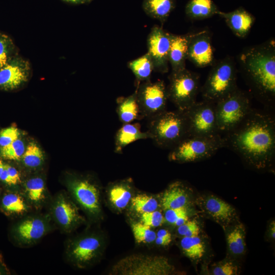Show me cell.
<instances>
[{"label":"cell","instance_id":"obj_1","mask_svg":"<svg viewBox=\"0 0 275 275\" xmlns=\"http://www.w3.org/2000/svg\"><path fill=\"white\" fill-rule=\"evenodd\" d=\"M226 146L258 170L271 168L275 157V120L270 114L253 109L224 137Z\"/></svg>","mask_w":275,"mask_h":275},{"label":"cell","instance_id":"obj_2","mask_svg":"<svg viewBox=\"0 0 275 275\" xmlns=\"http://www.w3.org/2000/svg\"><path fill=\"white\" fill-rule=\"evenodd\" d=\"M273 40L245 48L239 56V68L255 97L272 106L275 101V43Z\"/></svg>","mask_w":275,"mask_h":275},{"label":"cell","instance_id":"obj_3","mask_svg":"<svg viewBox=\"0 0 275 275\" xmlns=\"http://www.w3.org/2000/svg\"><path fill=\"white\" fill-rule=\"evenodd\" d=\"M148 120L150 139L160 148L171 149L189 136L185 112L166 110Z\"/></svg>","mask_w":275,"mask_h":275},{"label":"cell","instance_id":"obj_4","mask_svg":"<svg viewBox=\"0 0 275 275\" xmlns=\"http://www.w3.org/2000/svg\"><path fill=\"white\" fill-rule=\"evenodd\" d=\"M211 66L200 91L203 100L215 103L238 87L237 70L234 59L228 56Z\"/></svg>","mask_w":275,"mask_h":275},{"label":"cell","instance_id":"obj_5","mask_svg":"<svg viewBox=\"0 0 275 275\" xmlns=\"http://www.w3.org/2000/svg\"><path fill=\"white\" fill-rule=\"evenodd\" d=\"M225 146V138L221 134L188 136L171 149L168 157L178 163L196 162L211 157Z\"/></svg>","mask_w":275,"mask_h":275},{"label":"cell","instance_id":"obj_6","mask_svg":"<svg viewBox=\"0 0 275 275\" xmlns=\"http://www.w3.org/2000/svg\"><path fill=\"white\" fill-rule=\"evenodd\" d=\"M218 131L228 133L237 126L252 109L249 96L238 87L215 103Z\"/></svg>","mask_w":275,"mask_h":275},{"label":"cell","instance_id":"obj_7","mask_svg":"<svg viewBox=\"0 0 275 275\" xmlns=\"http://www.w3.org/2000/svg\"><path fill=\"white\" fill-rule=\"evenodd\" d=\"M103 241L95 233H90L68 238L65 245L64 256L68 263L78 268L92 265L102 256Z\"/></svg>","mask_w":275,"mask_h":275},{"label":"cell","instance_id":"obj_8","mask_svg":"<svg viewBox=\"0 0 275 275\" xmlns=\"http://www.w3.org/2000/svg\"><path fill=\"white\" fill-rule=\"evenodd\" d=\"M199 74L186 68L171 71L167 86L168 99L177 109L185 112L197 102L200 90Z\"/></svg>","mask_w":275,"mask_h":275},{"label":"cell","instance_id":"obj_9","mask_svg":"<svg viewBox=\"0 0 275 275\" xmlns=\"http://www.w3.org/2000/svg\"><path fill=\"white\" fill-rule=\"evenodd\" d=\"M68 193L92 220L100 217L102 209L100 187L91 178L73 175L66 183Z\"/></svg>","mask_w":275,"mask_h":275},{"label":"cell","instance_id":"obj_10","mask_svg":"<svg viewBox=\"0 0 275 275\" xmlns=\"http://www.w3.org/2000/svg\"><path fill=\"white\" fill-rule=\"evenodd\" d=\"M56 228L49 214L33 211L19 218L12 228L13 237L19 246L28 248L38 243Z\"/></svg>","mask_w":275,"mask_h":275},{"label":"cell","instance_id":"obj_11","mask_svg":"<svg viewBox=\"0 0 275 275\" xmlns=\"http://www.w3.org/2000/svg\"><path fill=\"white\" fill-rule=\"evenodd\" d=\"M174 266L162 256L132 254L119 260L113 267L112 273L122 275H168Z\"/></svg>","mask_w":275,"mask_h":275},{"label":"cell","instance_id":"obj_12","mask_svg":"<svg viewBox=\"0 0 275 275\" xmlns=\"http://www.w3.org/2000/svg\"><path fill=\"white\" fill-rule=\"evenodd\" d=\"M46 207L56 228L63 233H71L86 222L68 192L59 191L51 196Z\"/></svg>","mask_w":275,"mask_h":275},{"label":"cell","instance_id":"obj_13","mask_svg":"<svg viewBox=\"0 0 275 275\" xmlns=\"http://www.w3.org/2000/svg\"><path fill=\"white\" fill-rule=\"evenodd\" d=\"M141 118L148 120L167 110L168 99L164 81H143L135 91Z\"/></svg>","mask_w":275,"mask_h":275},{"label":"cell","instance_id":"obj_14","mask_svg":"<svg viewBox=\"0 0 275 275\" xmlns=\"http://www.w3.org/2000/svg\"><path fill=\"white\" fill-rule=\"evenodd\" d=\"M215 103L203 100L196 102L185 111L189 136H210L220 134L215 113Z\"/></svg>","mask_w":275,"mask_h":275},{"label":"cell","instance_id":"obj_15","mask_svg":"<svg viewBox=\"0 0 275 275\" xmlns=\"http://www.w3.org/2000/svg\"><path fill=\"white\" fill-rule=\"evenodd\" d=\"M172 34L162 28L154 26L149 34L147 45L148 54L152 62L154 71L166 73L169 71V55Z\"/></svg>","mask_w":275,"mask_h":275},{"label":"cell","instance_id":"obj_16","mask_svg":"<svg viewBox=\"0 0 275 275\" xmlns=\"http://www.w3.org/2000/svg\"><path fill=\"white\" fill-rule=\"evenodd\" d=\"M195 202L200 211L224 229L237 221L236 209L228 203L212 195H203Z\"/></svg>","mask_w":275,"mask_h":275},{"label":"cell","instance_id":"obj_17","mask_svg":"<svg viewBox=\"0 0 275 275\" xmlns=\"http://www.w3.org/2000/svg\"><path fill=\"white\" fill-rule=\"evenodd\" d=\"M30 71V62L15 55L0 69V89L9 91L19 88L28 80Z\"/></svg>","mask_w":275,"mask_h":275},{"label":"cell","instance_id":"obj_18","mask_svg":"<svg viewBox=\"0 0 275 275\" xmlns=\"http://www.w3.org/2000/svg\"><path fill=\"white\" fill-rule=\"evenodd\" d=\"M187 59L199 68L214 63V49L210 33L207 30L195 32L188 48Z\"/></svg>","mask_w":275,"mask_h":275},{"label":"cell","instance_id":"obj_19","mask_svg":"<svg viewBox=\"0 0 275 275\" xmlns=\"http://www.w3.org/2000/svg\"><path fill=\"white\" fill-rule=\"evenodd\" d=\"M22 183V193L35 211L46 207L51 196L49 194L44 178L38 175L26 179Z\"/></svg>","mask_w":275,"mask_h":275},{"label":"cell","instance_id":"obj_20","mask_svg":"<svg viewBox=\"0 0 275 275\" xmlns=\"http://www.w3.org/2000/svg\"><path fill=\"white\" fill-rule=\"evenodd\" d=\"M217 15L225 20L233 33L239 38L248 35L255 21V17L242 7L229 12L219 11Z\"/></svg>","mask_w":275,"mask_h":275},{"label":"cell","instance_id":"obj_21","mask_svg":"<svg viewBox=\"0 0 275 275\" xmlns=\"http://www.w3.org/2000/svg\"><path fill=\"white\" fill-rule=\"evenodd\" d=\"M191 189L183 183L176 181L164 191L161 204L164 209L187 207L192 200Z\"/></svg>","mask_w":275,"mask_h":275},{"label":"cell","instance_id":"obj_22","mask_svg":"<svg viewBox=\"0 0 275 275\" xmlns=\"http://www.w3.org/2000/svg\"><path fill=\"white\" fill-rule=\"evenodd\" d=\"M195 32L185 35H177L172 34L169 63L172 71H177L186 68L185 61L190 40Z\"/></svg>","mask_w":275,"mask_h":275},{"label":"cell","instance_id":"obj_23","mask_svg":"<svg viewBox=\"0 0 275 275\" xmlns=\"http://www.w3.org/2000/svg\"><path fill=\"white\" fill-rule=\"evenodd\" d=\"M1 209L7 216L20 218L35 211L21 191H9L1 199Z\"/></svg>","mask_w":275,"mask_h":275},{"label":"cell","instance_id":"obj_24","mask_svg":"<svg viewBox=\"0 0 275 275\" xmlns=\"http://www.w3.org/2000/svg\"><path fill=\"white\" fill-rule=\"evenodd\" d=\"M150 139L148 131H142L138 123L123 124L117 131L114 139L116 153H122L124 148L136 141Z\"/></svg>","mask_w":275,"mask_h":275},{"label":"cell","instance_id":"obj_25","mask_svg":"<svg viewBox=\"0 0 275 275\" xmlns=\"http://www.w3.org/2000/svg\"><path fill=\"white\" fill-rule=\"evenodd\" d=\"M224 230L229 253L234 257L243 255L246 250L245 229L244 225L236 222Z\"/></svg>","mask_w":275,"mask_h":275},{"label":"cell","instance_id":"obj_26","mask_svg":"<svg viewBox=\"0 0 275 275\" xmlns=\"http://www.w3.org/2000/svg\"><path fill=\"white\" fill-rule=\"evenodd\" d=\"M110 203L119 210L124 209L132 198V184L130 179L122 180L110 184L108 189Z\"/></svg>","mask_w":275,"mask_h":275},{"label":"cell","instance_id":"obj_27","mask_svg":"<svg viewBox=\"0 0 275 275\" xmlns=\"http://www.w3.org/2000/svg\"><path fill=\"white\" fill-rule=\"evenodd\" d=\"M176 7L175 0H143L142 8L149 17L164 23Z\"/></svg>","mask_w":275,"mask_h":275},{"label":"cell","instance_id":"obj_28","mask_svg":"<svg viewBox=\"0 0 275 275\" xmlns=\"http://www.w3.org/2000/svg\"><path fill=\"white\" fill-rule=\"evenodd\" d=\"M219 10L212 0H190L185 6L186 15L191 20H203L218 14Z\"/></svg>","mask_w":275,"mask_h":275},{"label":"cell","instance_id":"obj_29","mask_svg":"<svg viewBox=\"0 0 275 275\" xmlns=\"http://www.w3.org/2000/svg\"><path fill=\"white\" fill-rule=\"evenodd\" d=\"M116 112L119 120L123 124L131 123L141 119L136 91L125 98L118 100Z\"/></svg>","mask_w":275,"mask_h":275},{"label":"cell","instance_id":"obj_30","mask_svg":"<svg viewBox=\"0 0 275 275\" xmlns=\"http://www.w3.org/2000/svg\"><path fill=\"white\" fill-rule=\"evenodd\" d=\"M180 245L183 253L191 260H200L206 252L205 244L199 235L182 237Z\"/></svg>","mask_w":275,"mask_h":275},{"label":"cell","instance_id":"obj_31","mask_svg":"<svg viewBox=\"0 0 275 275\" xmlns=\"http://www.w3.org/2000/svg\"><path fill=\"white\" fill-rule=\"evenodd\" d=\"M128 65L137 80L143 82L150 80L154 69L151 59L147 52L130 61Z\"/></svg>","mask_w":275,"mask_h":275},{"label":"cell","instance_id":"obj_32","mask_svg":"<svg viewBox=\"0 0 275 275\" xmlns=\"http://www.w3.org/2000/svg\"><path fill=\"white\" fill-rule=\"evenodd\" d=\"M23 164L28 168H39L44 161V155L40 148L35 143H30L21 159Z\"/></svg>","mask_w":275,"mask_h":275},{"label":"cell","instance_id":"obj_33","mask_svg":"<svg viewBox=\"0 0 275 275\" xmlns=\"http://www.w3.org/2000/svg\"><path fill=\"white\" fill-rule=\"evenodd\" d=\"M131 208L141 214L157 210L159 203L154 197L146 194H140L131 199Z\"/></svg>","mask_w":275,"mask_h":275},{"label":"cell","instance_id":"obj_34","mask_svg":"<svg viewBox=\"0 0 275 275\" xmlns=\"http://www.w3.org/2000/svg\"><path fill=\"white\" fill-rule=\"evenodd\" d=\"M131 228L136 242L150 243L155 241L156 233L151 227L140 222L132 224Z\"/></svg>","mask_w":275,"mask_h":275},{"label":"cell","instance_id":"obj_35","mask_svg":"<svg viewBox=\"0 0 275 275\" xmlns=\"http://www.w3.org/2000/svg\"><path fill=\"white\" fill-rule=\"evenodd\" d=\"M25 149L23 142L18 139L8 146L0 147V155L5 159L19 160L21 159Z\"/></svg>","mask_w":275,"mask_h":275},{"label":"cell","instance_id":"obj_36","mask_svg":"<svg viewBox=\"0 0 275 275\" xmlns=\"http://www.w3.org/2000/svg\"><path fill=\"white\" fill-rule=\"evenodd\" d=\"M15 45L12 39L0 32V69L15 55Z\"/></svg>","mask_w":275,"mask_h":275},{"label":"cell","instance_id":"obj_37","mask_svg":"<svg viewBox=\"0 0 275 275\" xmlns=\"http://www.w3.org/2000/svg\"><path fill=\"white\" fill-rule=\"evenodd\" d=\"M163 216L164 221L177 227L189 219L187 207L166 209Z\"/></svg>","mask_w":275,"mask_h":275},{"label":"cell","instance_id":"obj_38","mask_svg":"<svg viewBox=\"0 0 275 275\" xmlns=\"http://www.w3.org/2000/svg\"><path fill=\"white\" fill-rule=\"evenodd\" d=\"M239 267L237 264L230 260L221 261L213 265L211 274L213 275L238 274Z\"/></svg>","mask_w":275,"mask_h":275},{"label":"cell","instance_id":"obj_39","mask_svg":"<svg viewBox=\"0 0 275 275\" xmlns=\"http://www.w3.org/2000/svg\"><path fill=\"white\" fill-rule=\"evenodd\" d=\"M0 180L10 186L16 185L22 182L21 174L18 169L8 163H5Z\"/></svg>","mask_w":275,"mask_h":275},{"label":"cell","instance_id":"obj_40","mask_svg":"<svg viewBox=\"0 0 275 275\" xmlns=\"http://www.w3.org/2000/svg\"><path fill=\"white\" fill-rule=\"evenodd\" d=\"M141 215L140 222L150 227L160 226L164 221L163 215L157 210L143 213Z\"/></svg>","mask_w":275,"mask_h":275},{"label":"cell","instance_id":"obj_41","mask_svg":"<svg viewBox=\"0 0 275 275\" xmlns=\"http://www.w3.org/2000/svg\"><path fill=\"white\" fill-rule=\"evenodd\" d=\"M200 231V227L195 220L188 219L177 228L178 234L182 237L199 236Z\"/></svg>","mask_w":275,"mask_h":275},{"label":"cell","instance_id":"obj_42","mask_svg":"<svg viewBox=\"0 0 275 275\" xmlns=\"http://www.w3.org/2000/svg\"><path fill=\"white\" fill-rule=\"evenodd\" d=\"M20 132L14 126L3 129L0 131V147H5L19 139Z\"/></svg>","mask_w":275,"mask_h":275},{"label":"cell","instance_id":"obj_43","mask_svg":"<svg viewBox=\"0 0 275 275\" xmlns=\"http://www.w3.org/2000/svg\"><path fill=\"white\" fill-rule=\"evenodd\" d=\"M156 233V237L172 240V235L171 233L167 229H160Z\"/></svg>","mask_w":275,"mask_h":275},{"label":"cell","instance_id":"obj_44","mask_svg":"<svg viewBox=\"0 0 275 275\" xmlns=\"http://www.w3.org/2000/svg\"><path fill=\"white\" fill-rule=\"evenodd\" d=\"M65 3L72 5H83L91 3L94 0H61Z\"/></svg>","mask_w":275,"mask_h":275},{"label":"cell","instance_id":"obj_45","mask_svg":"<svg viewBox=\"0 0 275 275\" xmlns=\"http://www.w3.org/2000/svg\"><path fill=\"white\" fill-rule=\"evenodd\" d=\"M9 271L4 263L3 257L0 255V274H7Z\"/></svg>","mask_w":275,"mask_h":275},{"label":"cell","instance_id":"obj_46","mask_svg":"<svg viewBox=\"0 0 275 275\" xmlns=\"http://www.w3.org/2000/svg\"><path fill=\"white\" fill-rule=\"evenodd\" d=\"M269 236L272 239L275 237V223L274 221L271 222L269 226L268 229Z\"/></svg>","mask_w":275,"mask_h":275},{"label":"cell","instance_id":"obj_47","mask_svg":"<svg viewBox=\"0 0 275 275\" xmlns=\"http://www.w3.org/2000/svg\"><path fill=\"white\" fill-rule=\"evenodd\" d=\"M4 165H5V163L3 162L2 160L0 158V178L4 169Z\"/></svg>","mask_w":275,"mask_h":275}]
</instances>
